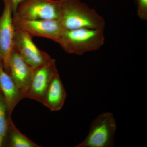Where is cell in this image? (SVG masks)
I'll use <instances>...</instances> for the list:
<instances>
[{
	"label": "cell",
	"mask_w": 147,
	"mask_h": 147,
	"mask_svg": "<svg viewBox=\"0 0 147 147\" xmlns=\"http://www.w3.org/2000/svg\"><path fill=\"white\" fill-rule=\"evenodd\" d=\"M60 6L59 21L65 30L91 28L104 30V18L93 8L80 0H58Z\"/></svg>",
	"instance_id": "1"
},
{
	"label": "cell",
	"mask_w": 147,
	"mask_h": 147,
	"mask_svg": "<svg viewBox=\"0 0 147 147\" xmlns=\"http://www.w3.org/2000/svg\"><path fill=\"white\" fill-rule=\"evenodd\" d=\"M58 73L54 59L50 63L34 69L26 98L42 103L50 82Z\"/></svg>",
	"instance_id": "8"
},
{
	"label": "cell",
	"mask_w": 147,
	"mask_h": 147,
	"mask_svg": "<svg viewBox=\"0 0 147 147\" xmlns=\"http://www.w3.org/2000/svg\"><path fill=\"white\" fill-rule=\"evenodd\" d=\"M9 1H10L12 11H13V14L14 15L16 13L18 6L24 0H9Z\"/></svg>",
	"instance_id": "15"
},
{
	"label": "cell",
	"mask_w": 147,
	"mask_h": 147,
	"mask_svg": "<svg viewBox=\"0 0 147 147\" xmlns=\"http://www.w3.org/2000/svg\"><path fill=\"white\" fill-rule=\"evenodd\" d=\"M32 38L27 33L15 28L14 48L24 61L35 69L50 63L54 59L37 47Z\"/></svg>",
	"instance_id": "7"
},
{
	"label": "cell",
	"mask_w": 147,
	"mask_h": 147,
	"mask_svg": "<svg viewBox=\"0 0 147 147\" xmlns=\"http://www.w3.org/2000/svg\"><path fill=\"white\" fill-rule=\"evenodd\" d=\"M0 90L5 99L9 115L11 116L12 111L18 102L24 99L10 75L6 72L0 61Z\"/></svg>",
	"instance_id": "11"
},
{
	"label": "cell",
	"mask_w": 147,
	"mask_h": 147,
	"mask_svg": "<svg viewBox=\"0 0 147 147\" xmlns=\"http://www.w3.org/2000/svg\"><path fill=\"white\" fill-rule=\"evenodd\" d=\"M2 147V140L1 139V136H0V147Z\"/></svg>",
	"instance_id": "16"
},
{
	"label": "cell",
	"mask_w": 147,
	"mask_h": 147,
	"mask_svg": "<svg viewBox=\"0 0 147 147\" xmlns=\"http://www.w3.org/2000/svg\"><path fill=\"white\" fill-rule=\"evenodd\" d=\"M11 116L9 115L4 97L0 91V136L2 144L7 130L9 118Z\"/></svg>",
	"instance_id": "13"
},
{
	"label": "cell",
	"mask_w": 147,
	"mask_h": 147,
	"mask_svg": "<svg viewBox=\"0 0 147 147\" xmlns=\"http://www.w3.org/2000/svg\"><path fill=\"white\" fill-rule=\"evenodd\" d=\"M137 14L139 18L144 21L147 20V0H137Z\"/></svg>",
	"instance_id": "14"
},
{
	"label": "cell",
	"mask_w": 147,
	"mask_h": 147,
	"mask_svg": "<svg viewBox=\"0 0 147 147\" xmlns=\"http://www.w3.org/2000/svg\"><path fill=\"white\" fill-rule=\"evenodd\" d=\"M15 28L33 37H40L58 42L65 30L59 21L53 19L27 20L13 16Z\"/></svg>",
	"instance_id": "4"
},
{
	"label": "cell",
	"mask_w": 147,
	"mask_h": 147,
	"mask_svg": "<svg viewBox=\"0 0 147 147\" xmlns=\"http://www.w3.org/2000/svg\"><path fill=\"white\" fill-rule=\"evenodd\" d=\"M34 71V69L24 61L13 47L9 60L8 74L23 98H26Z\"/></svg>",
	"instance_id": "9"
},
{
	"label": "cell",
	"mask_w": 147,
	"mask_h": 147,
	"mask_svg": "<svg viewBox=\"0 0 147 147\" xmlns=\"http://www.w3.org/2000/svg\"><path fill=\"white\" fill-rule=\"evenodd\" d=\"M0 91H1V90H0Z\"/></svg>",
	"instance_id": "17"
},
{
	"label": "cell",
	"mask_w": 147,
	"mask_h": 147,
	"mask_svg": "<svg viewBox=\"0 0 147 147\" xmlns=\"http://www.w3.org/2000/svg\"><path fill=\"white\" fill-rule=\"evenodd\" d=\"M104 42L103 30L83 28L65 30L57 42L67 53L82 55L99 50Z\"/></svg>",
	"instance_id": "2"
},
{
	"label": "cell",
	"mask_w": 147,
	"mask_h": 147,
	"mask_svg": "<svg viewBox=\"0 0 147 147\" xmlns=\"http://www.w3.org/2000/svg\"><path fill=\"white\" fill-rule=\"evenodd\" d=\"M3 1L4 5L0 17V61L5 71L8 74L9 60L14 47L15 28L10 1Z\"/></svg>",
	"instance_id": "6"
},
{
	"label": "cell",
	"mask_w": 147,
	"mask_h": 147,
	"mask_svg": "<svg viewBox=\"0 0 147 147\" xmlns=\"http://www.w3.org/2000/svg\"><path fill=\"white\" fill-rule=\"evenodd\" d=\"M60 13L58 0H24L18 6L13 16L27 20L59 21Z\"/></svg>",
	"instance_id": "5"
},
{
	"label": "cell",
	"mask_w": 147,
	"mask_h": 147,
	"mask_svg": "<svg viewBox=\"0 0 147 147\" xmlns=\"http://www.w3.org/2000/svg\"><path fill=\"white\" fill-rule=\"evenodd\" d=\"M2 147H40L39 145L22 134L13 123L11 116L9 118L8 126Z\"/></svg>",
	"instance_id": "12"
},
{
	"label": "cell",
	"mask_w": 147,
	"mask_h": 147,
	"mask_svg": "<svg viewBox=\"0 0 147 147\" xmlns=\"http://www.w3.org/2000/svg\"><path fill=\"white\" fill-rule=\"evenodd\" d=\"M116 129V120L113 114L109 112L102 113L92 122L86 139L76 147H114Z\"/></svg>",
	"instance_id": "3"
},
{
	"label": "cell",
	"mask_w": 147,
	"mask_h": 147,
	"mask_svg": "<svg viewBox=\"0 0 147 147\" xmlns=\"http://www.w3.org/2000/svg\"><path fill=\"white\" fill-rule=\"evenodd\" d=\"M66 97V92L58 73L50 82L42 103L52 111H58L63 106Z\"/></svg>",
	"instance_id": "10"
}]
</instances>
